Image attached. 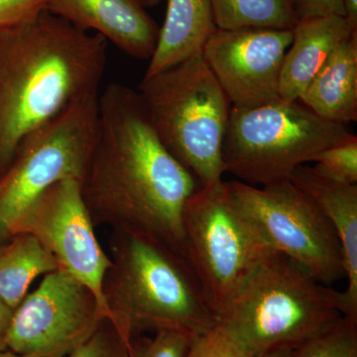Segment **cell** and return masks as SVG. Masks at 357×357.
<instances>
[{
    "mask_svg": "<svg viewBox=\"0 0 357 357\" xmlns=\"http://www.w3.org/2000/svg\"><path fill=\"white\" fill-rule=\"evenodd\" d=\"M215 29L211 0H167L165 20L143 79L202 53Z\"/></svg>",
    "mask_w": 357,
    "mask_h": 357,
    "instance_id": "cell-17",
    "label": "cell"
},
{
    "mask_svg": "<svg viewBox=\"0 0 357 357\" xmlns=\"http://www.w3.org/2000/svg\"><path fill=\"white\" fill-rule=\"evenodd\" d=\"M0 357H32V356H22V354H15V352L10 351H8V349H6V351L0 352Z\"/></svg>",
    "mask_w": 357,
    "mask_h": 357,
    "instance_id": "cell-31",
    "label": "cell"
},
{
    "mask_svg": "<svg viewBox=\"0 0 357 357\" xmlns=\"http://www.w3.org/2000/svg\"><path fill=\"white\" fill-rule=\"evenodd\" d=\"M292 30L215 29L203 57L234 107H253L279 98V77Z\"/></svg>",
    "mask_w": 357,
    "mask_h": 357,
    "instance_id": "cell-12",
    "label": "cell"
},
{
    "mask_svg": "<svg viewBox=\"0 0 357 357\" xmlns=\"http://www.w3.org/2000/svg\"><path fill=\"white\" fill-rule=\"evenodd\" d=\"M230 196L275 252L331 286L344 277L335 229L314 199L290 180L261 188L225 182Z\"/></svg>",
    "mask_w": 357,
    "mask_h": 357,
    "instance_id": "cell-9",
    "label": "cell"
},
{
    "mask_svg": "<svg viewBox=\"0 0 357 357\" xmlns=\"http://www.w3.org/2000/svg\"><path fill=\"white\" fill-rule=\"evenodd\" d=\"M332 15L344 17V0H303L298 11L299 20Z\"/></svg>",
    "mask_w": 357,
    "mask_h": 357,
    "instance_id": "cell-26",
    "label": "cell"
},
{
    "mask_svg": "<svg viewBox=\"0 0 357 357\" xmlns=\"http://www.w3.org/2000/svg\"><path fill=\"white\" fill-rule=\"evenodd\" d=\"M299 102L326 121H357V32L338 45Z\"/></svg>",
    "mask_w": 357,
    "mask_h": 357,
    "instance_id": "cell-16",
    "label": "cell"
},
{
    "mask_svg": "<svg viewBox=\"0 0 357 357\" xmlns=\"http://www.w3.org/2000/svg\"><path fill=\"white\" fill-rule=\"evenodd\" d=\"M13 310L0 299V352L6 351Z\"/></svg>",
    "mask_w": 357,
    "mask_h": 357,
    "instance_id": "cell-27",
    "label": "cell"
},
{
    "mask_svg": "<svg viewBox=\"0 0 357 357\" xmlns=\"http://www.w3.org/2000/svg\"><path fill=\"white\" fill-rule=\"evenodd\" d=\"M351 134L300 102L279 98L257 107H231L223 140L225 172L252 185L283 182Z\"/></svg>",
    "mask_w": 357,
    "mask_h": 357,
    "instance_id": "cell-6",
    "label": "cell"
},
{
    "mask_svg": "<svg viewBox=\"0 0 357 357\" xmlns=\"http://www.w3.org/2000/svg\"><path fill=\"white\" fill-rule=\"evenodd\" d=\"M57 269V260L38 239L13 234L0 244V299L14 311L35 279Z\"/></svg>",
    "mask_w": 357,
    "mask_h": 357,
    "instance_id": "cell-18",
    "label": "cell"
},
{
    "mask_svg": "<svg viewBox=\"0 0 357 357\" xmlns=\"http://www.w3.org/2000/svg\"><path fill=\"white\" fill-rule=\"evenodd\" d=\"M47 10L79 29L93 30L126 55L151 59L160 28L133 0H49Z\"/></svg>",
    "mask_w": 357,
    "mask_h": 357,
    "instance_id": "cell-13",
    "label": "cell"
},
{
    "mask_svg": "<svg viewBox=\"0 0 357 357\" xmlns=\"http://www.w3.org/2000/svg\"><path fill=\"white\" fill-rule=\"evenodd\" d=\"M312 167L314 172L323 177L357 185V136L351 134L337 144L319 152Z\"/></svg>",
    "mask_w": 357,
    "mask_h": 357,
    "instance_id": "cell-21",
    "label": "cell"
},
{
    "mask_svg": "<svg viewBox=\"0 0 357 357\" xmlns=\"http://www.w3.org/2000/svg\"><path fill=\"white\" fill-rule=\"evenodd\" d=\"M188 357H250L218 324L191 340Z\"/></svg>",
    "mask_w": 357,
    "mask_h": 357,
    "instance_id": "cell-23",
    "label": "cell"
},
{
    "mask_svg": "<svg viewBox=\"0 0 357 357\" xmlns=\"http://www.w3.org/2000/svg\"><path fill=\"white\" fill-rule=\"evenodd\" d=\"M289 2H290L291 4H292V6L294 8L296 9V11H299L301 6H302L303 0H288ZM299 17V16H298Z\"/></svg>",
    "mask_w": 357,
    "mask_h": 357,
    "instance_id": "cell-32",
    "label": "cell"
},
{
    "mask_svg": "<svg viewBox=\"0 0 357 357\" xmlns=\"http://www.w3.org/2000/svg\"><path fill=\"white\" fill-rule=\"evenodd\" d=\"M218 29L293 30L299 20L288 0H211Z\"/></svg>",
    "mask_w": 357,
    "mask_h": 357,
    "instance_id": "cell-19",
    "label": "cell"
},
{
    "mask_svg": "<svg viewBox=\"0 0 357 357\" xmlns=\"http://www.w3.org/2000/svg\"><path fill=\"white\" fill-rule=\"evenodd\" d=\"M139 95L162 144L201 188L222 182L230 102L203 54L143 79Z\"/></svg>",
    "mask_w": 357,
    "mask_h": 357,
    "instance_id": "cell-5",
    "label": "cell"
},
{
    "mask_svg": "<svg viewBox=\"0 0 357 357\" xmlns=\"http://www.w3.org/2000/svg\"><path fill=\"white\" fill-rule=\"evenodd\" d=\"M258 357H294L293 349H286V347H284V349H274V351L267 352V354Z\"/></svg>",
    "mask_w": 357,
    "mask_h": 357,
    "instance_id": "cell-29",
    "label": "cell"
},
{
    "mask_svg": "<svg viewBox=\"0 0 357 357\" xmlns=\"http://www.w3.org/2000/svg\"><path fill=\"white\" fill-rule=\"evenodd\" d=\"M344 17L357 30V0H344Z\"/></svg>",
    "mask_w": 357,
    "mask_h": 357,
    "instance_id": "cell-28",
    "label": "cell"
},
{
    "mask_svg": "<svg viewBox=\"0 0 357 357\" xmlns=\"http://www.w3.org/2000/svg\"><path fill=\"white\" fill-rule=\"evenodd\" d=\"M294 357H357V319L342 317L325 332L293 349Z\"/></svg>",
    "mask_w": 357,
    "mask_h": 357,
    "instance_id": "cell-20",
    "label": "cell"
},
{
    "mask_svg": "<svg viewBox=\"0 0 357 357\" xmlns=\"http://www.w3.org/2000/svg\"><path fill=\"white\" fill-rule=\"evenodd\" d=\"M134 347L114 321L103 319L98 328L67 357H133Z\"/></svg>",
    "mask_w": 357,
    "mask_h": 357,
    "instance_id": "cell-22",
    "label": "cell"
},
{
    "mask_svg": "<svg viewBox=\"0 0 357 357\" xmlns=\"http://www.w3.org/2000/svg\"><path fill=\"white\" fill-rule=\"evenodd\" d=\"M292 31L293 41L282 63L278 93L282 100L299 102L331 54L357 30L342 16L332 15L299 20Z\"/></svg>",
    "mask_w": 357,
    "mask_h": 357,
    "instance_id": "cell-15",
    "label": "cell"
},
{
    "mask_svg": "<svg viewBox=\"0 0 357 357\" xmlns=\"http://www.w3.org/2000/svg\"><path fill=\"white\" fill-rule=\"evenodd\" d=\"M191 340L176 331H159L139 344L133 340V357H188Z\"/></svg>",
    "mask_w": 357,
    "mask_h": 357,
    "instance_id": "cell-24",
    "label": "cell"
},
{
    "mask_svg": "<svg viewBox=\"0 0 357 357\" xmlns=\"http://www.w3.org/2000/svg\"><path fill=\"white\" fill-rule=\"evenodd\" d=\"M136 3L139 4L141 7L146 9L149 7L157 6L161 0H133Z\"/></svg>",
    "mask_w": 357,
    "mask_h": 357,
    "instance_id": "cell-30",
    "label": "cell"
},
{
    "mask_svg": "<svg viewBox=\"0 0 357 357\" xmlns=\"http://www.w3.org/2000/svg\"><path fill=\"white\" fill-rule=\"evenodd\" d=\"M289 180L314 199L337 232L347 287L342 292L344 316L357 319V185L323 177L301 165Z\"/></svg>",
    "mask_w": 357,
    "mask_h": 357,
    "instance_id": "cell-14",
    "label": "cell"
},
{
    "mask_svg": "<svg viewBox=\"0 0 357 357\" xmlns=\"http://www.w3.org/2000/svg\"><path fill=\"white\" fill-rule=\"evenodd\" d=\"M274 252L244 217L223 181L199 188L188 199L182 255L215 319Z\"/></svg>",
    "mask_w": 357,
    "mask_h": 357,
    "instance_id": "cell-7",
    "label": "cell"
},
{
    "mask_svg": "<svg viewBox=\"0 0 357 357\" xmlns=\"http://www.w3.org/2000/svg\"><path fill=\"white\" fill-rule=\"evenodd\" d=\"M110 266L102 296L110 318L128 342L142 331H176L192 338L217 325L184 256L144 234L112 230Z\"/></svg>",
    "mask_w": 357,
    "mask_h": 357,
    "instance_id": "cell-3",
    "label": "cell"
},
{
    "mask_svg": "<svg viewBox=\"0 0 357 357\" xmlns=\"http://www.w3.org/2000/svg\"><path fill=\"white\" fill-rule=\"evenodd\" d=\"M344 317L342 292L280 253H272L217 314L250 357L295 349Z\"/></svg>",
    "mask_w": 357,
    "mask_h": 357,
    "instance_id": "cell-4",
    "label": "cell"
},
{
    "mask_svg": "<svg viewBox=\"0 0 357 357\" xmlns=\"http://www.w3.org/2000/svg\"><path fill=\"white\" fill-rule=\"evenodd\" d=\"M98 98L100 93L73 102L20 143L0 178V244L45 190L67 178L81 183L100 130Z\"/></svg>",
    "mask_w": 357,
    "mask_h": 357,
    "instance_id": "cell-8",
    "label": "cell"
},
{
    "mask_svg": "<svg viewBox=\"0 0 357 357\" xmlns=\"http://www.w3.org/2000/svg\"><path fill=\"white\" fill-rule=\"evenodd\" d=\"M49 0H0V35L31 22L47 10Z\"/></svg>",
    "mask_w": 357,
    "mask_h": 357,
    "instance_id": "cell-25",
    "label": "cell"
},
{
    "mask_svg": "<svg viewBox=\"0 0 357 357\" xmlns=\"http://www.w3.org/2000/svg\"><path fill=\"white\" fill-rule=\"evenodd\" d=\"M95 227L79 181L67 178L45 190L21 213L9 237L28 234L38 239L57 260L59 269L93 291L112 319L102 296L103 277L112 261L98 243Z\"/></svg>",
    "mask_w": 357,
    "mask_h": 357,
    "instance_id": "cell-11",
    "label": "cell"
},
{
    "mask_svg": "<svg viewBox=\"0 0 357 357\" xmlns=\"http://www.w3.org/2000/svg\"><path fill=\"white\" fill-rule=\"evenodd\" d=\"M105 318L93 291L57 269L45 275L14 310L7 349L32 357H67Z\"/></svg>",
    "mask_w": 357,
    "mask_h": 357,
    "instance_id": "cell-10",
    "label": "cell"
},
{
    "mask_svg": "<svg viewBox=\"0 0 357 357\" xmlns=\"http://www.w3.org/2000/svg\"><path fill=\"white\" fill-rule=\"evenodd\" d=\"M107 46L48 10L0 35V178L30 133L100 93Z\"/></svg>",
    "mask_w": 357,
    "mask_h": 357,
    "instance_id": "cell-2",
    "label": "cell"
},
{
    "mask_svg": "<svg viewBox=\"0 0 357 357\" xmlns=\"http://www.w3.org/2000/svg\"><path fill=\"white\" fill-rule=\"evenodd\" d=\"M98 109V140L79 183L93 225L154 237L182 255L183 213L198 181L162 144L139 93L109 84Z\"/></svg>",
    "mask_w": 357,
    "mask_h": 357,
    "instance_id": "cell-1",
    "label": "cell"
}]
</instances>
